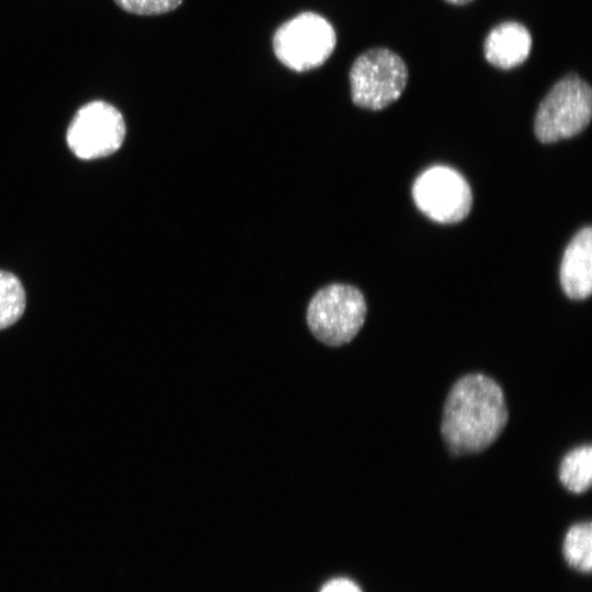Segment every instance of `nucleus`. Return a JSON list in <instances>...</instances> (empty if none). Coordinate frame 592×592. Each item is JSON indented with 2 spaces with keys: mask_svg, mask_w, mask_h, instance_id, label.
Instances as JSON below:
<instances>
[{
  "mask_svg": "<svg viewBox=\"0 0 592 592\" xmlns=\"http://www.w3.org/2000/svg\"><path fill=\"white\" fill-rule=\"evenodd\" d=\"M509 421L500 385L471 373L451 387L443 407L441 434L453 455L480 453L497 441Z\"/></svg>",
  "mask_w": 592,
  "mask_h": 592,
  "instance_id": "f257e3e1",
  "label": "nucleus"
},
{
  "mask_svg": "<svg viewBox=\"0 0 592 592\" xmlns=\"http://www.w3.org/2000/svg\"><path fill=\"white\" fill-rule=\"evenodd\" d=\"M591 116V86L570 72L559 79L539 103L534 133L542 144L557 143L583 132Z\"/></svg>",
  "mask_w": 592,
  "mask_h": 592,
  "instance_id": "f03ea898",
  "label": "nucleus"
},
{
  "mask_svg": "<svg viewBox=\"0 0 592 592\" xmlns=\"http://www.w3.org/2000/svg\"><path fill=\"white\" fill-rule=\"evenodd\" d=\"M367 306L362 292L350 284L332 283L310 299L306 320L314 337L328 346L352 341L362 329Z\"/></svg>",
  "mask_w": 592,
  "mask_h": 592,
  "instance_id": "7ed1b4c3",
  "label": "nucleus"
},
{
  "mask_svg": "<svg viewBox=\"0 0 592 592\" xmlns=\"http://www.w3.org/2000/svg\"><path fill=\"white\" fill-rule=\"evenodd\" d=\"M408 77V67L397 53L386 47L367 49L350 68L351 99L358 107L384 110L401 96Z\"/></svg>",
  "mask_w": 592,
  "mask_h": 592,
  "instance_id": "20e7f679",
  "label": "nucleus"
},
{
  "mask_svg": "<svg viewBox=\"0 0 592 592\" xmlns=\"http://www.w3.org/2000/svg\"><path fill=\"white\" fill-rule=\"evenodd\" d=\"M335 45L337 34L332 24L311 11L301 12L281 24L272 39L276 58L297 72L323 65Z\"/></svg>",
  "mask_w": 592,
  "mask_h": 592,
  "instance_id": "39448f33",
  "label": "nucleus"
},
{
  "mask_svg": "<svg viewBox=\"0 0 592 592\" xmlns=\"http://www.w3.org/2000/svg\"><path fill=\"white\" fill-rule=\"evenodd\" d=\"M126 135L125 119L112 104L95 100L82 105L67 129V144L80 159L90 160L117 151Z\"/></svg>",
  "mask_w": 592,
  "mask_h": 592,
  "instance_id": "423d86ee",
  "label": "nucleus"
},
{
  "mask_svg": "<svg viewBox=\"0 0 592 592\" xmlns=\"http://www.w3.org/2000/svg\"><path fill=\"white\" fill-rule=\"evenodd\" d=\"M412 197L425 216L440 224L462 221L473 206V193L466 179L443 166L429 168L417 178Z\"/></svg>",
  "mask_w": 592,
  "mask_h": 592,
  "instance_id": "0eeeda50",
  "label": "nucleus"
},
{
  "mask_svg": "<svg viewBox=\"0 0 592 592\" xmlns=\"http://www.w3.org/2000/svg\"><path fill=\"white\" fill-rule=\"evenodd\" d=\"M559 282L565 295L583 300L592 293V228H581L568 243L559 269Z\"/></svg>",
  "mask_w": 592,
  "mask_h": 592,
  "instance_id": "6e6552de",
  "label": "nucleus"
},
{
  "mask_svg": "<svg viewBox=\"0 0 592 592\" xmlns=\"http://www.w3.org/2000/svg\"><path fill=\"white\" fill-rule=\"evenodd\" d=\"M532 43V35L525 25L505 21L491 29L486 36L483 55L493 67L509 70L528 58Z\"/></svg>",
  "mask_w": 592,
  "mask_h": 592,
  "instance_id": "1a4fd4ad",
  "label": "nucleus"
},
{
  "mask_svg": "<svg viewBox=\"0 0 592 592\" xmlns=\"http://www.w3.org/2000/svg\"><path fill=\"white\" fill-rule=\"evenodd\" d=\"M558 477L570 492L582 493L592 482V447L580 445L569 451L560 462Z\"/></svg>",
  "mask_w": 592,
  "mask_h": 592,
  "instance_id": "9d476101",
  "label": "nucleus"
},
{
  "mask_svg": "<svg viewBox=\"0 0 592 592\" xmlns=\"http://www.w3.org/2000/svg\"><path fill=\"white\" fill-rule=\"evenodd\" d=\"M562 554L567 563L581 572L592 568V525L590 522L573 524L566 533Z\"/></svg>",
  "mask_w": 592,
  "mask_h": 592,
  "instance_id": "9b49d317",
  "label": "nucleus"
},
{
  "mask_svg": "<svg viewBox=\"0 0 592 592\" xmlns=\"http://www.w3.org/2000/svg\"><path fill=\"white\" fill-rule=\"evenodd\" d=\"M26 297L20 280L0 270V330L15 323L24 312Z\"/></svg>",
  "mask_w": 592,
  "mask_h": 592,
  "instance_id": "f8f14e48",
  "label": "nucleus"
},
{
  "mask_svg": "<svg viewBox=\"0 0 592 592\" xmlns=\"http://www.w3.org/2000/svg\"><path fill=\"white\" fill-rule=\"evenodd\" d=\"M123 11L137 15H159L180 7L183 0H114Z\"/></svg>",
  "mask_w": 592,
  "mask_h": 592,
  "instance_id": "ddd939ff",
  "label": "nucleus"
},
{
  "mask_svg": "<svg viewBox=\"0 0 592 592\" xmlns=\"http://www.w3.org/2000/svg\"><path fill=\"white\" fill-rule=\"evenodd\" d=\"M320 592H362L358 585L345 578H337L327 582Z\"/></svg>",
  "mask_w": 592,
  "mask_h": 592,
  "instance_id": "4468645a",
  "label": "nucleus"
},
{
  "mask_svg": "<svg viewBox=\"0 0 592 592\" xmlns=\"http://www.w3.org/2000/svg\"><path fill=\"white\" fill-rule=\"evenodd\" d=\"M445 1L454 5H464L471 2L473 0H445Z\"/></svg>",
  "mask_w": 592,
  "mask_h": 592,
  "instance_id": "2eb2a0df",
  "label": "nucleus"
}]
</instances>
